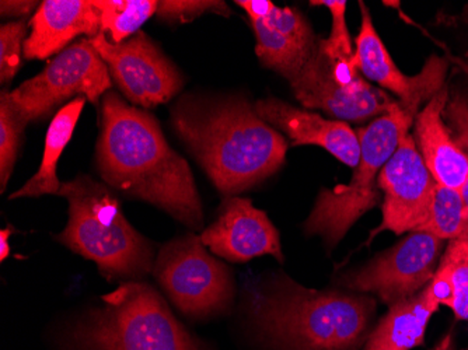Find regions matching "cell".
Returning <instances> with one entry per match:
<instances>
[{
	"mask_svg": "<svg viewBox=\"0 0 468 350\" xmlns=\"http://www.w3.org/2000/svg\"><path fill=\"white\" fill-rule=\"evenodd\" d=\"M97 170L102 183L128 198L160 207L191 230L204 210L188 162L165 141L159 121L110 90L100 104Z\"/></svg>",
	"mask_w": 468,
	"mask_h": 350,
	"instance_id": "obj_1",
	"label": "cell"
},
{
	"mask_svg": "<svg viewBox=\"0 0 468 350\" xmlns=\"http://www.w3.org/2000/svg\"><path fill=\"white\" fill-rule=\"evenodd\" d=\"M172 121L176 133L226 196L267 180L285 163V136L243 97H183L172 110Z\"/></svg>",
	"mask_w": 468,
	"mask_h": 350,
	"instance_id": "obj_2",
	"label": "cell"
},
{
	"mask_svg": "<svg viewBox=\"0 0 468 350\" xmlns=\"http://www.w3.org/2000/svg\"><path fill=\"white\" fill-rule=\"evenodd\" d=\"M375 302L304 288L285 275L251 284L247 312L275 350H351L367 336Z\"/></svg>",
	"mask_w": 468,
	"mask_h": 350,
	"instance_id": "obj_3",
	"label": "cell"
},
{
	"mask_svg": "<svg viewBox=\"0 0 468 350\" xmlns=\"http://www.w3.org/2000/svg\"><path fill=\"white\" fill-rule=\"evenodd\" d=\"M54 350H204L147 281H123L58 331Z\"/></svg>",
	"mask_w": 468,
	"mask_h": 350,
	"instance_id": "obj_4",
	"label": "cell"
},
{
	"mask_svg": "<svg viewBox=\"0 0 468 350\" xmlns=\"http://www.w3.org/2000/svg\"><path fill=\"white\" fill-rule=\"evenodd\" d=\"M58 196L69 202V220L57 241L94 262L107 281H142L152 273L154 246L126 220L107 184L79 175L62 183Z\"/></svg>",
	"mask_w": 468,
	"mask_h": 350,
	"instance_id": "obj_5",
	"label": "cell"
},
{
	"mask_svg": "<svg viewBox=\"0 0 468 350\" xmlns=\"http://www.w3.org/2000/svg\"><path fill=\"white\" fill-rule=\"evenodd\" d=\"M417 115L399 101L388 114L357 129L360 157L354 177L348 186L320 191L304 223L307 236H322L328 246H336L367 210L378 207V174L410 133Z\"/></svg>",
	"mask_w": 468,
	"mask_h": 350,
	"instance_id": "obj_6",
	"label": "cell"
},
{
	"mask_svg": "<svg viewBox=\"0 0 468 350\" xmlns=\"http://www.w3.org/2000/svg\"><path fill=\"white\" fill-rule=\"evenodd\" d=\"M152 275L170 302L189 320L222 314L234 299L230 270L193 233L176 237L160 249Z\"/></svg>",
	"mask_w": 468,
	"mask_h": 350,
	"instance_id": "obj_7",
	"label": "cell"
},
{
	"mask_svg": "<svg viewBox=\"0 0 468 350\" xmlns=\"http://www.w3.org/2000/svg\"><path fill=\"white\" fill-rule=\"evenodd\" d=\"M291 87L302 105L323 110L344 122L383 117L399 104L385 90L365 81L354 57L335 51L322 38Z\"/></svg>",
	"mask_w": 468,
	"mask_h": 350,
	"instance_id": "obj_8",
	"label": "cell"
},
{
	"mask_svg": "<svg viewBox=\"0 0 468 350\" xmlns=\"http://www.w3.org/2000/svg\"><path fill=\"white\" fill-rule=\"evenodd\" d=\"M112 86L109 68L91 46L90 38H81L49 60L39 75L9 93L13 104L30 123L46 120L55 110L59 111L60 105L78 97L99 107L100 99Z\"/></svg>",
	"mask_w": 468,
	"mask_h": 350,
	"instance_id": "obj_9",
	"label": "cell"
},
{
	"mask_svg": "<svg viewBox=\"0 0 468 350\" xmlns=\"http://www.w3.org/2000/svg\"><path fill=\"white\" fill-rule=\"evenodd\" d=\"M90 41L121 93L135 107L156 108L181 90L180 70L144 31L121 44H112L102 33Z\"/></svg>",
	"mask_w": 468,
	"mask_h": 350,
	"instance_id": "obj_10",
	"label": "cell"
},
{
	"mask_svg": "<svg viewBox=\"0 0 468 350\" xmlns=\"http://www.w3.org/2000/svg\"><path fill=\"white\" fill-rule=\"evenodd\" d=\"M443 243L432 234L412 231L369 264L344 276L341 283L351 291L376 294L390 307L432 281Z\"/></svg>",
	"mask_w": 468,
	"mask_h": 350,
	"instance_id": "obj_11",
	"label": "cell"
},
{
	"mask_svg": "<svg viewBox=\"0 0 468 350\" xmlns=\"http://www.w3.org/2000/svg\"><path fill=\"white\" fill-rule=\"evenodd\" d=\"M378 186L385 194L383 222L370 239L385 230L399 236L420 230L430 216L436 181L411 133L401 139L391 159L381 168Z\"/></svg>",
	"mask_w": 468,
	"mask_h": 350,
	"instance_id": "obj_12",
	"label": "cell"
},
{
	"mask_svg": "<svg viewBox=\"0 0 468 350\" xmlns=\"http://www.w3.org/2000/svg\"><path fill=\"white\" fill-rule=\"evenodd\" d=\"M362 25L356 37L354 62L357 70L385 90L396 94L399 101L411 111L418 112L423 101H430L446 80L448 60L432 55L422 72L407 76L396 67L393 58L373 26L369 9L360 2Z\"/></svg>",
	"mask_w": 468,
	"mask_h": 350,
	"instance_id": "obj_13",
	"label": "cell"
},
{
	"mask_svg": "<svg viewBox=\"0 0 468 350\" xmlns=\"http://www.w3.org/2000/svg\"><path fill=\"white\" fill-rule=\"evenodd\" d=\"M199 239L212 254L229 262L243 264L262 255L280 262L285 260L280 233L267 213L241 196H228L217 222L205 228Z\"/></svg>",
	"mask_w": 468,
	"mask_h": 350,
	"instance_id": "obj_14",
	"label": "cell"
},
{
	"mask_svg": "<svg viewBox=\"0 0 468 350\" xmlns=\"http://www.w3.org/2000/svg\"><path fill=\"white\" fill-rule=\"evenodd\" d=\"M255 54L262 65L288 79L289 83L303 69L318 38L303 13L296 7H278L259 18H251Z\"/></svg>",
	"mask_w": 468,
	"mask_h": 350,
	"instance_id": "obj_15",
	"label": "cell"
},
{
	"mask_svg": "<svg viewBox=\"0 0 468 350\" xmlns=\"http://www.w3.org/2000/svg\"><path fill=\"white\" fill-rule=\"evenodd\" d=\"M254 110L265 122L291 139L292 146L314 144L349 167L359 164V139L344 121L325 120L278 99L259 100Z\"/></svg>",
	"mask_w": 468,
	"mask_h": 350,
	"instance_id": "obj_16",
	"label": "cell"
},
{
	"mask_svg": "<svg viewBox=\"0 0 468 350\" xmlns=\"http://www.w3.org/2000/svg\"><path fill=\"white\" fill-rule=\"evenodd\" d=\"M25 42L26 59H48L65 51L80 36L100 33V16L93 0H46L30 18Z\"/></svg>",
	"mask_w": 468,
	"mask_h": 350,
	"instance_id": "obj_17",
	"label": "cell"
},
{
	"mask_svg": "<svg viewBox=\"0 0 468 350\" xmlns=\"http://www.w3.org/2000/svg\"><path fill=\"white\" fill-rule=\"evenodd\" d=\"M448 100L449 90L444 84L415 117L414 139L436 183L462 189L468 178V157L457 146L444 123L443 110Z\"/></svg>",
	"mask_w": 468,
	"mask_h": 350,
	"instance_id": "obj_18",
	"label": "cell"
},
{
	"mask_svg": "<svg viewBox=\"0 0 468 350\" xmlns=\"http://www.w3.org/2000/svg\"><path fill=\"white\" fill-rule=\"evenodd\" d=\"M439 305L430 284L415 296L390 305L388 314L367 336L364 350H411L420 346Z\"/></svg>",
	"mask_w": 468,
	"mask_h": 350,
	"instance_id": "obj_19",
	"label": "cell"
},
{
	"mask_svg": "<svg viewBox=\"0 0 468 350\" xmlns=\"http://www.w3.org/2000/svg\"><path fill=\"white\" fill-rule=\"evenodd\" d=\"M86 101L88 99L78 97L63 105L55 114L47 133L46 147L38 171L18 191L13 192L9 199L38 198L42 195L59 194L62 183L58 178V162L72 139Z\"/></svg>",
	"mask_w": 468,
	"mask_h": 350,
	"instance_id": "obj_20",
	"label": "cell"
},
{
	"mask_svg": "<svg viewBox=\"0 0 468 350\" xmlns=\"http://www.w3.org/2000/svg\"><path fill=\"white\" fill-rule=\"evenodd\" d=\"M430 288L439 304L449 307L457 320L468 321V241H449Z\"/></svg>",
	"mask_w": 468,
	"mask_h": 350,
	"instance_id": "obj_21",
	"label": "cell"
},
{
	"mask_svg": "<svg viewBox=\"0 0 468 350\" xmlns=\"http://www.w3.org/2000/svg\"><path fill=\"white\" fill-rule=\"evenodd\" d=\"M156 0H93L100 16V33L121 44L141 31L157 12Z\"/></svg>",
	"mask_w": 468,
	"mask_h": 350,
	"instance_id": "obj_22",
	"label": "cell"
},
{
	"mask_svg": "<svg viewBox=\"0 0 468 350\" xmlns=\"http://www.w3.org/2000/svg\"><path fill=\"white\" fill-rule=\"evenodd\" d=\"M28 125L10 99L9 91L0 96V191H6L17 162L18 150Z\"/></svg>",
	"mask_w": 468,
	"mask_h": 350,
	"instance_id": "obj_23",
	"label": "cell"
},
{
	"mask_svg": "<svg viewBox=\"0 0 468 350\" xmlns=\"http://www.w3.org/2000/svg\"><path fill=\"white\" fill-rule=\"evenodd\" d=\"M463 228V199L460 189L436 183L427 222L418 231L432 234L441 239H460Z\"/></svg>",
	"mask_w": 468,
	"mask_h": 350,
	"instance_id": "obj_24",
	"label": "cell"
},
{
	"mask_svg": "<svg viewBox=\"0 0 468 350\" xmlns=\"http://www.w3.org/2000/svg\"><path fill=\"white\" fill-rule=\"evenodd\" d=\"M27 21H9L0 27V81L12 83L23 65Z\"/></svg>",
	"mask_w": 468,
	"mask_h": 350,
	"instance_id": "obj_25",
	"label": "cell"
},
{
	"mask_svg": "<svg viewBox=\"0 0 468 350\" xmlns=\"http://www.w3.org/2000/svg\"><path fill=\"white\" fill-rule=\"evenodd\" d=\"M207 13L229 17L231 10L219 0H162L157 4L156 16L168 23H188Z\"/></svg>",
	"mask_w": 468,
	"mask_h": 350,
	"instance_id": "obj_26",
	"label": "cell"
},
{
	"mask_svg": "<svg viewBox=\"0 0 468 350\" xmlns=\"http://www.w3.org/2000/svg\"><path fill=\"white\" fill-rule=\"evenodd\" d=\"M312 6H324L327 7L333 16V28L328 38H325L328 46L341 54L354 57L355 52L352 51L351 36H349L348 27H346V2L344 0H314L310 2Z\"/></svg>",
	"mask_w": 468,
	"mask_h": 350,
	"instance_id": "obj_27",
	"label": "cell"
},
{
	"mask_svg": "<svg viewBox=\"0 0 468 350\" xmlns=\"http://www.w3.org/2000/svg\"><path fill=\"white\" fill-rule=\"evenodd\" d=\"M443 120L452 138L468 157V97L457 93L449 96Z\"/></svg>",
	"mask_w": 468,
	"mask_h": 350,
	"instance_id": "obj_28",
	"label": "cell"
},
{
	"mask_svg": "<svg viewBox=\"0 0 468 350\" xmlns=\"http://www.w3.org/2000/svg\"><path fill=\"white\" fill-rule=\"evenodd\" d=\"M38 2H26V0H4L0 2V15L2 17L17 18L25 20L28 16L33 17L39 7Z\"/></svg>",
	"mask_w": 468,
	"mask_h": 350,
	"instance_id": "obj_29",
	"label": "cell"
},
{
	"mask_svg": "<svg viewBox=\"0 0 468 350\" xmlns=\"http://www.w3.org/2000/svg\"><path fill=\"white\" fill-rule=\"evenodd\" d=\"M236 5L249 15L250 20L262 17L273 7V4L270 0H238Z\"/></svg>",
	"mask_w": 468,
	"mask_h": 350,
	"instance_id": "obj_30",
	"label": "cell"
},
{
	"mask_svg": "<svg viewBox=\"0 0 468 350\" xmlns=\"http://www.w3.org/2000/svg\"><path fill=\"white\" fill-rule=\"evenodd\" d=\"M15 233V228L13 226H7V228L0 230V260H5L9 258L10 255V237Z\"/></svg>",
	"mask_w": 468,
	"mask_h": 350,
	"instance_id": "obj_31",
	"label": "cell"
},
{
	"mask_svg": "<svg viewBox=\"0 0 468 350\" xmlns=\"http://www.w3.org/2000/svg\"><path fill=\"white\" fill-rule=\"evenodd\" d=\"M460 194H462L463 199V228L460 239H465V241H468V178L464 186L460 189Z\"/></svg>",
	"mask_w": 468,
	"mask_h": 350,
	"instance_id": "obj_32",
	"label": "cell"
},
{
	"mask_svg": "<svg viewBox=\"0 0 468 350\" xmlns=\"http://www.w3.org/2000/svg\"><path fill=\"white\" fill-rule=\"evenodd\" d=\"M432 350H457L456 346H454L453 336H452V334L444 335L443 338L441 339V342H439Z\"/></svg>",
	"mask_w": 468,
	"mask_h": 350,
	"instance_id": "obj_33",
	"label": "cell"
}]
</instances>
